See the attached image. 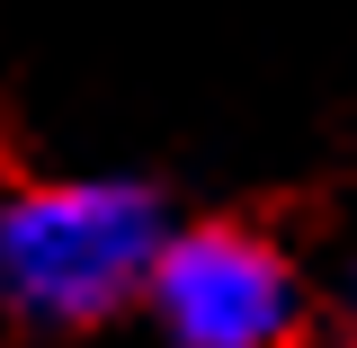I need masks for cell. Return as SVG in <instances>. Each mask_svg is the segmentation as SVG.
I'll return each mask as SVG.
<instances>
[{
    "label": "cell",
    "instance_id": "1",
    "mask_svg": "<svg viewBox=\"0 0 357 348\" xmlns=\"http://www.w3.org/2000/svg\"><path fill=\"white\" fill-rule=\"evenodd\" d=\"M170 215L143 179H27L0 197V312L27 331H98L143 304Z\"/></svg>",
    "mask_w": 357,
    "mask_h": 348
},
{
    "label": "cell",
    "instance_id": "2",
    "mask_svg": "<svg viewBox=\"0 0 357 348\" xmlns=\"http://www.w3.org/2000/svg\"><path fill=\"white\" fill-rule=\"evenodd\" d=\"M143 312L161 348H304L312 340V286L295 250L250 215L170 223Z\"/></svg>",
    "mask_w": 357,
    "mask_h": 348
}]
</instances>
